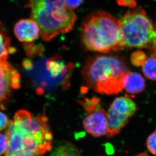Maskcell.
Instances as JSON below:
<instances>
[{
    "label": "cell",
    "mask_w": 156,
    "mask_h": 156,
    "mask_svg": "<svg viewBox=\"0 0 156 156\" xmlns=\"http://www.w3.org/2000/svg\"><path fill=\"white\" fill-rule=\"evenodd\" d=\"M87 112L83 121V126L87 133L95 137L109 135L106 117L108 112L102 108L97 98L85 99L79 101Z\"/></svg>",
    "instance_id": "6"
},
{
    "label": "cell",
    "mask_w": 156,
    "mask_h": 156,
    "mask_svg": "<svg viewBox=\"0 0 156 156\" xmlns=\"http://www.w3.org/2000/svg\"><path fill=\"white\" fill-rule=\"evenodd\" d=\"M119 4L122 6L132 7L134 5V0H117Z\"/></svg>",
    "instance_id": "22"
},
{
    "label": "cell",
    "mask_w": 156,
    "mask_h": 156,
    "mask_svg": "<svg viewBox=\"0 0 156 156\" xmlns=\"http://www.w3.org/2000/svg\"><path fill=\"white\" fill-rule=\"evenodd\" d=\"M146 144L149 152L156 156V130L149 135L147 140Z\"/></svg>",
    "instance_id": "17"
},
{
    "label": "cell",
    "mask_w": 156,
    "mask_h": 156,
    "mask_svg": "<svg viewBox=\"0 0 156 156\" xmlns=\"http://www.w3.org/2000/svg\"><path fill=\"white\" fill-rule=\"evenodd\" d=\"M124 48L153 49L156 31L150 18L143 9L129 11L120 20Z\"/></svg>",
    "instance_id": "5"
},
{
    "label": "cell",
    "mask_w": 156,
    "mask_h": 156,
    "mask_svg": "<svg viewBox=\"0 0 156 156\" xmlns=\"http://www.w3.org/2000/svg\"><path fill=\"white\" fill-rule=\"evenodd\" d=\"M20 76L6 58H0V108L9 99L12 91L20 87Z\"/></svg>",
    "instance_id": "7"
},
{
    "label": "cell",
    "mask_w": 156,
    "mask_h": 156,
    "mask_svg": "<svg viewBox=\"0 0 156 156\" xmlns=\"http://www.w3.org/2000/svg\"><path fill=\"white\" fill-rule=\"evenodd\" d=\"M154 27H155V30H156V23H155V26H154Z\"/></svg>",
    "instance_id": "26"
},
{
    "label": "cell",
    "mask_w": 156,
    "mask_h": 156,
    "mask_svg": "<svg viewBox=\"0 0 156 156\" xmlns=\"http://www.w3.org/2000/svg\"><path fill=\"white\" fill-rule=\"evenodd\" d=\"M14 33L19 41L29 43L37 40L40 34V30L33 19H21L14 26Z\"/></svg>",
    "instance_id": "8"
},
{
    "label": "cell",
    "mask_w": 156,
    "mask_h": 156,
    "mask_svg": "<svg viewBox=\"0 0 156 156\" xmlns=\"http://www.w3.org/2000/svg\"><path fill=\"white\" fill-rule=\"evenodd\" d=\"M8 140L6 134L0 133V156L5 153L7 149Z\"/></svg>",
    "instance_id": "19"
},
{
    "label": "cell",
    "mask_w": 156,
    "mask_h": 156,
    "mask_svg": "<svg viewBox=\"0 0 156 156\" xmlns=\"http://www.w3.org/2000/svg\"><path fill=\"white\" fill-rule=\"evenodd\" d=\"M25 48H26V51L27 54L30 57H32L35 56L36 55L42 53V48L38 47L37 46H34V44H26Z\"/></svg>",
    "instance_id": "18"
},
{
    "label": "cell",
    "mask_w": 156,
    "mask_h": 156,
    "mask_svg": "<svg viewBox=\"0 0 156 156\" xmlns=\"http://www.w3.org/2000/svg\"><path fill=\"white\" fill-rule=\"evenodd\" d=\"M31 17L38 24L40 35L50 41L61 34L71 31L77 16L65 0H29Z\"/></svg>",
    "instance_id": "4"
},
{
    "label": "cell",
    "mask_w": 156,
    "mask_h": 156,
    "mask_svg": "<svg viewBox=\"0 0 156 156\" xmlns=\"http://www.w3.org/2000/svg\"><path fill=\"white\" fill-rule=\"evenodd\" d=\"M6 135L8 144L5 156L21 151L40 156L52 149L53 135L44 114L32 116L28 111H18L13 121L9 122Z\"/></svg>",
    "instance_id": "1"
},
{
    "label": "cell",
    "mask_w": 156,
    "mask_h": 156,
    "mask_svg": "<svg viewBox=\"0 0 156 156\" xmlns=\"http://www.w3.org/2000/svg\"><path fill=\"white\" fill-rule=\"evenodd\" d=\"M153 50L154 52V54H155V55L156 56V44L155 45V47L153 48Z\"/></svg>",
    "instance_id": "25"
},
{
    "label": "cell",
    "mask_w": 156,
    "mask_h": 156,
    "mask_svg": "<svg viewBox=\"0 0 156 156\" xmlns=\"http://www.w3.org/2000/svg\"><path fill=\"white\" fill-rule=\"evenodd\" d=\"M110 108L121 115L130 118L137 110V106L130 98L122 96L116 98Z\"/></svg>",
    "instance_id": "11"
},
{
    "label": "cell",
    "mask_w": 156,
    "mask_h": 156,
    "mask_svg": "<svg viewBox=\"0 0 156 156\" xmlns=\"http://www.w3.org/2000/svg\"><path fill=\"white\" fill-rule=\"evenodd\" d=\"M146 60V55L144 53L141 51H137L131 55L130 60L133 65L139 67L143 66Z\"/></svg>",
    "instance_id": "16"
},
{
    "label": "cell",
    "mask_w": 156,
    "mask_h": 156,
    "mask_svg": "<svg viewBox=\"0 0 156 156\" xmlns=\"http://www.w3.org/2000/svg\"><path fill=\"white\" fill-rule=\"evenodd\" d=\"M143 73L148 80H156V56L146 59L142 66Z\"/></svg>",
    "instance_id": "15"
},
{
    "label": "cell",
    "mask_w": 156,
    "mask_h": 156,
    "mask_svg": "<svg viewBox=\"0 0 156 156\" xmlns=\"http://www.w3.org/2000/svg\"><path fill=\"white\" fill-rule=\"evenodd\" d=\"M9 121L7 116L2 112H0V131L7 127Z\"/></svg>",
    "instance_id": "20"
},
{
    "label": "cell",
    "mask_w": 156,
    "mask_h": 156,
    "mask_svg": "<svg viewBox=\"0 0 156 156\" xmlns=\"http://www.w3.org/2000/svg\"><path fill=\"white\" fill-rule=\"evenodd\" d=\"M136 156H149L147 155V153H142L139 154L138 155Z\"/></svg>",
    "instance_id": "24"
},
{
    "label": "cell",
    "mask_w": 156,
    "mask_h": 156,
    "mask_svg": "<svg viewBox=\"0 0 156 156\" xmlns=\"http://www.w3.org/2000/svg\"><path fill=\"white\" fill-rule=\"evenodd\" d=\"M50 156H81L75 147L71 143L64 141L55 149Z\"/></svg>",
    "instance_id": "14"
},
{
    "label": "cell",
    "mask_w": 156,
    "mask_h": 156,
    "mask_svg": "<svg viewBox=\"0 0 156 156\" xmlns=\"http://www.w3.org/2000/svg\"><path fill=\"white\" fill-rule=\"evenodd\" d=\"M7 156H37L31 152H27V151H21V152H18L16 153L13 154L12 155Z\"/></svg>",
    "instance_id": "23"
},
{
    "label": "cell",
    "mask_w": 156,
    "mask_h": 156,
    "mask_svg": "<svg viewBox=\"0 0 156 156\" xmlns=\"http://www.w3.org/2000/svg\"><path fill=\"white\" fill-rule=\"evenodd\" d=\"M67 6L72 9H76L79 7L84 0H65Z\"/></svg>",
    "instance_id": "21"
},
{
    "label": "cell",
    "mask_w": 156,
    "mask_h": 156,
    "mask_svg": "<svg viewBox=\"0 0 156 156\" xmlns=\"http://www.w3.org/2000/svg\"><path fill=\"white\" fill-rule=\"evenodd\" d=\"M14 52L15 50L11 46L10 40L3 25L0 23V58H7L8 55Z\"/></svg>",
    "instance_id": "13"
},
{
    "label": "cell",
    "mask_w": 156,
    "mask_h": 156,
    "mask_svg": "<svg viewBox=\"0 0 156 156\" xmlns=\"http://www.w3.org/2000/svg\"><path fill=\"white\" fill-rule=\"evenodd\" d=\"M129 118L110 108L106 117L108 136H113L120 133L121 129L128 123Z\"/></svg>",
    "instance_id": "10"
},
{
    "label": "cell",
    "mask_w": 156,
    "mask_h": 156,
    "mask_svg": "<svg viewBox=\"0 0 156 156\" xmlns=\"http://www.w3.org/2000/svg\"><path fill=\"white\" fill-rule=\"evenodd\" d=\"M46 69L53 77H57L66 74L67 67L63 61L58 58H51L46 62Z\"/></svg>",
    "instance_id": "12"
},
{
    "label": "cell",
    "mask_w": 156,
    "mask_h": 156,
    "mask_svg": "<svg viewBox=\"0 0 156 156\" xmlns=\"http://www.w3.org/2000/svg\"><path fill=\"white\" fill-rule=\"evenodd\" d=\"M130 71L115 56L99 55L87 60L82 71L87 86L102 94H116L124 89L123 78Z\"/></svg>",
    "instance_id": "3"
},
{
    "label": "cell",
    "mask_w": 156,
    "mask_h": 156,
    "mask_svg": "<svg viewBox=\"0 0 156 156\" xmlns=\"http://www.w3.org/2000/svg\"><path fill=\"white\" fill-rule=\"evenodd\" d=\"M81 40L88 50L109 53L124 48L120 20L98 11L87 17L83 23Z\"/></svg>",
    "instance_id": "2"
},
{
    "label": "cell",
    "mask_w": 156,
    "mask_h": 156,
    "mask_svg": "<svg viewBox=\"0 0 156 156\" xmlns=\"http://www.w3.org/2000/svg\"><path fill=\"white\" fill-rule=\"evenodd\" d=\"M123 84L125 90L130 94H138L146 88L143 77L137 72H128L123 78Z\"/></svg>",
    "instance_id": "9"
}]
</instances>
